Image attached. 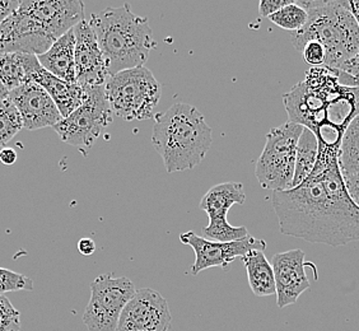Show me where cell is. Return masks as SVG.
<instances>
[{"mask_svg": "<svg viewBox=\"0 0 359 331\" xmlns=\"http://www.w3.org/2000/svg\"><path fill=\"white\" fill-rule=\"evenodd\" d=\"M280 232L332 248L359 241V208L346 191L338 158L301 185L273 191Z\"/></svg>", "mask_w": 359, "mask_h": 331, "instance_id": "6da1fadb", "label": "cell"}, {"mask_svg": "<svg viewBox=\"0 0 359 331\" xmlns=\"http://www.w3.org/2000/svg\"><path fill=\"white\" fill-rule=\"evenodd\" d=\"M288 121L312 131L318 139V156L311 175L321 173L338 158L348 126L359 115V87L344 86L339 70L311 68L302 82L283 96Z\"/></svg>", "mask_w": 359, "mask_h": 331, "instance_id": "7a4b0ae2", "label": "cell"}, {"mask_svg": "<svg viewBox=\"0 0 359 331\" xmlns=\"http://www.w3.org/2000/svg\"><path fill=\"white\" fill-rule=\"evenodd\" d=\"M88 22L104 54L109 76L144 67L157 46L148 18L133 13L128 3L92 13Z\"/></svg>", "mask_w": 359, "mask_h": 331, "instance_id": "3957f363", "label": "cell"}, {"mask_svg": "<svg viewBox=\"0 0 359 331\" xmlns=\"http://www.w3.org/2000/svg\"><path fill=\"white\" fill-rule=\"evenodd\" d=\"M212 143V128L191 104L177 102L154 116L152 144L168 173L193 170L205 158Z\"/></svg>", "mask_w": 359, "mask_h": 331, "instance_id": "277c9868", "label": "cell"}, {"mask_svg": "<svg viewBox=\"0 0 359 331\" xmlns=\"http://www.w3.org/2000/svg\"><path fill=\"white\" fill-rule=\"evenodd\" d=\"M309 21L290 34L298 51L309 41H318L326 50L325 68L340 70L359 53V26L348 0H302Z\"/></svg>", "mask_w": 359, "mask_h": 331, "instance_id": "5b68a950", "label": "cell"}, {"mask_svg": "<svg viewBox=\"0 0 359 331\" xmlns=\"http://www.w3.org/2000/svg\"><path fill=\"white\" fill-rule=\"evenodd\" d=\"M104 90L114 115L126 121L152 118L162 96V86L145 67L109 76Z\"/></svg>", "mask_w": 359, "mask_h": 331, "instance_id": "8992f818", "label": "cell"}, {"mask_svg": "<svg viewBox=\"0 0 359 331\" xmlns=\"http://www.w3.org/2000/svg\"><path fill=\"white\" fill-rule=\"evenodd\" d=\"M304 129L290 121L270 129L265 148L256 162V177L263 189L280 191L292 187L298 139Z\"/></svg>", "mask_w": 359, "mask_h": 331, "instance_id": "52a82bcc", "label": "cell"}, {"mask_svg": "<svg viewBox=\"0 0 359 331\" xmlns=\"http://www.w3.org/2000/svg\"><path fill=\"white\" fill-rule=\"evenodd\" d=\"M86 98L68 118L54 126L64 143L86 152L96 143L106 128L114 121V112L106 97L104 86L84 88Z\"/></svg>", "mask_w": 359, "mask_h": 331, "instance_id": "ba28073f", "label": "cell"}, {"mask_svg": "<svg viewBox=\"0 0 359 331\" xmlns=\"http://www.w3.org/2000/svg\"><path fill=\"white\" fill-rule=\"evenodd\" d=\"M135 292L134 283L128 276H97L90 283V299L84 311V325L90 331H116L125 306Z\"/></svg>", "mask_w": 359, "mask_h": 331, "instance_id": "9c48e42d", "label": "cell"}, {"mask_svg": "<svg viewBox=\"0 0 359 331\" xmlns=\"http://www.w3.org/2000/svg\"><path fill=\"white\" fill-rule=\"evenodd\" d=\"M246 193L241 182H224L212 187L203 196L199 208L207 213L209 223L203 228L204 238L210 241L231 242L249 236L248 228L231 226L227 221L228 210L235 204L242 205Z\"/></svg>", "mask_w": 359, "mask_h": 331, "instance_id": "30bf717a", "label": "cell"}, {"mask_svg": "<svg viewBox=\"0 0 359 331\" xmlns=\"http://www.w3.org/2000/svg\"><path fill=\"white\" fill-rule=\"evenodd\" d=\"M180 241L184 245H189L195 252L191 276H198L203 270L210 268L227 269L236 259H242V256L246 255L250 251H264L266 248V242L251 235L237 241L217 242L207 240L190 231L180 236Z\"/></svg>", "mask_w": 359, "mask_h": 331, "instance_id": "8fae6325", "label": "cell"}, {"mask_svg": "<svg viewBox=\"0 0 359 331\" xmlns=\"http://www.w3.org/2000/svg\"><path fill=\"white\" fill-rule=\"evenodd\" d=\"M18 9L54 42L84 21L81 0H22Z\"/></svg>", "mask_w": 359, "mask_h": 331, "instance_id": "7c38bea8", "label": "cell"}, {"mask_svg": "<svg viewBox=\"0 0 359 331\" xmlns=\"http://www.w3.org/2000/svg\"><path fill=\"white\" fill-rule=\"evenodd\" d=\"M172 316L166 298L157 290H137L118 320L116 331H168Z\"/></svg>", "mask_w": 359, "mask_h": 331, "instance_id": "4fadbf2b", "label": "cell"}, {"mask_svg": "<svg viewBox=\"0 0 359 331\" xmlns=\"http://www.w3.org/2000/svg\"><path fill=\"white\" fill-rule=\"evenodd\" d=\"M9 100L21 115L23 128L39 130L54 128L62 120V114L48 92L35 82L25 83L9 92Z\"/></svg>", "mask_w": 359, "mask_h": 331, "instance_id": "5bb4252c", "label": "cell"}, {"mask_svg": "<svg viewBox=\"0 0 359 331\" xmlns=\"http://www.w3.org/2000/svg\"><path fill=\"white\" fill-rule=\"evenodd\" d=\"M274 270L276 288V304L284 309L294 304L304 290L311 287L306 276V265L311 262H304V252L299 248L276 254L271 259Z\"/></svg>", "mask_w": 359, "mask_h": 331, "instance_id": "9a60e30c", "label": "cell"}, {"mask_svg": "<svg viewBox=\"0 0 359 331\" xmlns=\"http://www.w3.org/2000/svg\"><path fill=\"white\" fill-rule=\"evenodd\" d=\"M73 31L76 36V83L83 88L104 86L109 79L107 64L90 22L84 20Z\"/></svg>", "mask_w": 359, "mask_h": 331, "instance_id": "2e32d148", "label": "cell"}, {"mask_svg": "<svg viewBox=\"0 0 359 331\" xmlns=\"http://www.w3.org/2000/svg\"><path fill=\"white\" fill-rule=\"evenodd\" d=\"M32 82L37 83L48 92L60 111L62 119L68 118L72 112H74L84 102L86 90L79 83L65 82L48 73L41 65L34 73Z\"/></svg>", "mask_w": 359, "mask_h": 331, "instance_id": "e0dca14e", "label": "cell"}, {"mask_svg": "<svg viewBox=\"0 0 359 331\" xmlns=\"http://www.w3.org/2000/svg\"><path fill=\"white\" fill-rule=\"evenodd\" d=\"M42 68L62 81L76 83V36L70 29L56 40L45 54L37 56Z\"/></svg>", "mask_w": 359, "mask_h": 331, "instance_id": "ac0fdd59", "label": "cell"}, {"mask_svg": "<svg viewBox=\"0 0 359 331\" xmlns=\"http://www.w3.org/2000/svg\"><path fill=\"white\" fill-rule=\"evenodd\" d=\"M40 67L37 56L23 53L0 54V81L7 90H15L25 83L32 82V76Z\"/></svg>", "mask_w": 359, "mask_h": 331, "instance_id": "d6986e66", "label": "cell"}, {"mask_svg": "<svg viewBox=\"0 0 359 331\" xmlns=\"http://www.w3.org/2000/svg\"><path fill=\"white\" fill-rule=\"evenodd\" d=\"M242 262L248 271L250 288L257 297L276 295V278L274 270L269 260L260 250H252L242 256Z\"/></svg>", "mask_w": 359, "mask_h": 331, "instance_id": "ffe728a7", "label": "cell"}, {"mask_svg": "<svg viewBox=\"0 0 359 331\" xmlns=\"http://www.w3.org/2000/svg\"><path fill=\"white\" fill-rule=\"evenodd\" d=\"M318 156V139L312 131L304 128L301 137L298 139L297 152H296V168L294 177L292 181V187H298L311 175ZM290 187V189H292Z\"/></svg>", "mask_w": 359, "mask_h": 331, "instance_id": "44dd1931", "label": "cell"}, {"mask_svg": "<svg viewBox=\"0 0 359 331\" xmlns=\"http://www.w3.org/2000/svg\"><path fill=\"white\" fill-rule=\"evenodd\" d=\"M338 161L343 175H359V115L346 129L339 149Z\"/></svg>", "mask_w": 359, "mask_h": 331, "instance_id": "7402d4cb", "label": "cell"}, {"mask_svg": "<svg viewBox=\"0 0 359 331\" xmlns=\"http://www.w3.org/2000/svg\"><path fill=\"white\" fill-rule=\"evenodd\" d=\"M22 128L21 115L9 97L0 101V148L7 145Z\"/></svg>", "mask_w": 359, "mask_h": 331, "instance_id": "603a6c76", "label": "cell"}, {"mask_svg": "<svg viewBox=\"0 0 359 331\" xmlns=\"http://www.w3.org/2000/svg\"><path fill=\"white\" fill-rule=\"evenodd\" d=\"M269 20L278 27L283 28L285 31H290V34H293L304 27V25L309 21V13L294 0L287 7L282 8L276 13L271 14Z\"/></svg>", "mask_w": 359, "mask_h": 331, "instance_id": "cb8c5ba5", "label": "cell"}, {"mask_svg": "<svg viewBox=\"0 0 359 331\" xmlns=\"http://www.w3.org/2000/svg\"><path fill=\"white\" fill-rule=\"evenodd\" d=\"M17 290H34V281L20 273L0 268V295Z\"/></svg>", "mask_w": 359, "mask_h": 331, "instance_id": "d4e9b609", "label": "cell"}, {"mask_svg": "<svg viewBox=\"0 0 359 331\" xmlns=\"http://www.w3.org/2000/svg\"><path fill=\"white\" fill-rule=\"evenodd\" d=\"M21 330V313L7 297L0 295V331Z\"/></svg>", "mask_w": 359, "mask_h": 331, "instance_id": "484cf974", "label": "cell"}, {"mask_svg": "<svg viewBox=\"0 0 359 331\" xmlns=\"http://www.w3.org/2000/svg\"><path fill=\"white\" fill-rule=\"evenodd\" d=\"M299 53L304 55V62L312 68H321L325 67L326 62V50L318 41H309L304 43Z\"/></svg>", "mask_w": 359, "mask_h": 331, "instance_id": "4316f807", "label": "cell"}, {"mask_svg": "<svg viewBox=\"0 0 359 331\" xmlns=\"http://www.w3.org/2000/svg\"><path fill=\"white\" fill-rule=\"evenodd\" d=\"M349 6H351V9H352L353 14H354L355 20L358 22L359 26V0L349 1ZM340 70L346 73L348 76H353V78H359V53L358 55L355 56L354 59H352L351 62L344 64L343 68Z\"/></svg>", "mask_w": 359, "mask_h": 331, "instance_id": "83f0119b", "label": "cell"}, {"mask_svg": "<svg viewBox=\"0 0 359 331\" xmlns=\"http://www.w3.org/2000/svg\"><path fill=\"white\" fill-rule=\"evenodd\" d=\"M294 0H262L259 4V14L262 17L269 18L271 14L276 13L282 8L287 7Z\"/></svg>", "mask_w": 359, "mask_h": 331, "instance_id": "f1b7e54d", "label": "cell"}, {"mask_svg": "<svg viewBox=\"0 0 359 331\" xmlns=\"http://www.w3.org/2000/svg\"><path fill=\"white\" fill-rule=\"evenodd\" d=\"M343 180L351 199L359 208V175H343Z\"/></svg>", "mask_w": 359, "mask_h": 331, "instance_id": "f546056e", "label": "cell"}, {"mask_svg": "<svg viewBox=\"0 0 359 331\" xmlns=\"http://www.w3.org/2000/svg\"><path fill=\"white\" fill-rule=\"evenodd\" d=\"M20 7L18 0H0V25Z\"/></svg>", "mask_w": 359, "mask_h": 331, "instance_id": "4dcf8cb0", "label": "cell"}, {"mask_svg": "<svg viewBox=\"0 0 359 331\" xmlns=\"http://www.w3.org/2000/svg\"><path fill=\"white\" fill-rule=\"evenodd\" d=\"M78 251L81 252V255H93L96 252V243H95L92 238H88V237L81 238L78 241Z\"/></svg>", "mask_w": 359, "mask_h": 331, "instance_id": "1f68e13d", "label": "cell"}, {"mask_svg": "<svg viewBox=\"0 0 359 331\" xmlns=\"http://www.w3.org/2000/svg\"><path fill=\"white\" fill-rule=\"evenodd\" d=\"M17 161V152L12 148H1L0 151V162L3 165L12 166Z\"/></svg>", "mask_w": 359, "mask_h": 331, "instance_id": "d6a6232c", "label": "cell"}, {"mask_svg": "<svg viewBox=\"0 0 359 331\" xmlns=\"http://www.w3.org/2000/svg\"><path fill=\"white\" fill-rule=\"evenodd\" d=\"M339 79L340 82L343 83L344 86H349V87H359V78H353V76H348L344 72L339 70Z\"/></svg>", "mask_w": 359, "mask_h": 331, "instance_id": "836d02e7", "label": "cell"}, {"mask_svg": "<svg viewBox=\"0 0 359 331\" xmlns=\"http://www.w3.org/2000/svg\"><path fill=\"white\" fill-rule=\"evenodd\" d=\"M8 97H9V90H8L7 87L3 84V82L0 81V101L7 100Z\"/></svg>", "mask_w": 359, "mask_h": 331, "instance_id": "e575fe53", "label": "cell"}]
</instances>
